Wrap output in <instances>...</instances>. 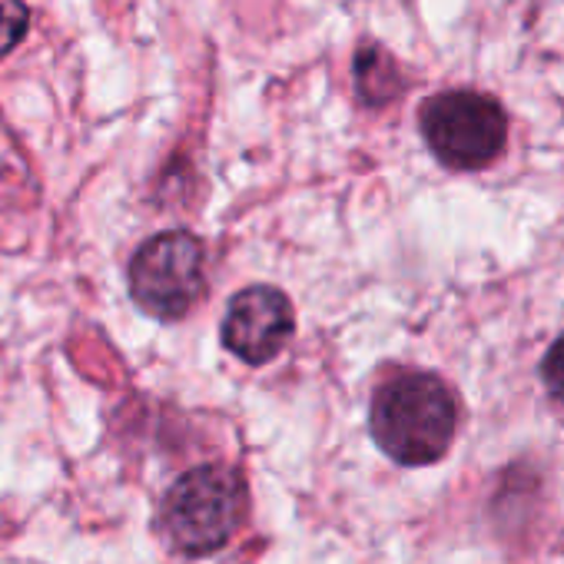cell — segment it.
Returning <instances> with one entry per match:
<instances>
[{
  "mask_svg": "<svg viewBox=\"0 0 564 564\" xmlns=\"http://www.w3.org/2000/svg\"><path fill=\"white\" fill-rule=\"evenodd\" d=\"M376 445L399 465L419 468L448 455L458 402L432 372H399L379 386L369 412Z\"/></svg>",
  "mask_w": 564,
  "mask_h": 564,
  "instance_id": "1",
  "label": "cell"
},
{
  "mask_svg": "<svg viewBox=\"0 0 564 564\" xmlns=\"http://www.w3.org/2000/svg\"><path fill=\"white\" fill-rule=\"evenodd\" d=\"M246 485L226 465H199L186 471L163 498V531L183 554L219 551L242 524Z\"/></svg>",
  "mask_w": 564,
  "mask_h": 564,
  "instance_id": "2",
  "label": "cell"
},
{
  "mask_svg": "<svg viewBox=\"0 0 564 564\" xmlns=\"http://www.w3.org/2000/svg\"><path fill=\"white\" fill-rule=\"evenodd\" d=\"M422 137L448 170H485L508 140L501 104L478 90H445L422 107Z\"/></svg>",
  "mask_w": 564,
  "mask_h": 564,
  "instance_id": "3",
  "label": "cell"
},
{
  "mask_svg": "<svg viewBox=\"0 0 564 564\" xmlns=\"http://www.w3.org/2000/svg\"><path fill=\"white\" fill-rule=\"evenodd\" d=\"M206 256L196 236L173 229L147 239L130 262V293L153 319L186 316L206 293Z\"/></svg>",
  "mask_w": 564,
  "mask_h": 564,
  "instance_id": "4",
  "label": "cell"
},
{
  "mask_svg": "<svg viewBox=\"0 0 564 564\" xmlns=\"http://www.w3.org/2000/svg\"><path fill=\"white\" fill-rule=\"evenodd\" d=\"M293 329L296 316L286 296L272 286H249L226 310L223 346L236 359L262 366L279 356V349L290 343Z\"/></svg>",
  "mask_w": 564,
  "mask_h": 564,
  "instance_id": "5",
  "label": "cell"
},
{
  "mask_svg": "<svg viewBox=\"0 0 564 564\" xmlns=\"http://www.w3.org/2000/svg\"><path fill=\"white\" fill-rule=\"evenodd\" d=\"M356 84L369 107H382L402 90V74L382 47H362L356 57Z\"/></svg>",
  "mask_w": 564,
  "mask_h": 564,
  "instance_id": "6",
  "label": "cell"
},
{
  "mask_svg": "<svg viewBox=\"0 0 564 564\" xmlns=\"http://www.w3.org/2000/svg\"><path fill=\"white\" fill-rule=\"evenodd\" d=\"M31 11L24 0H0V57H8L28 34Z\"/></svg>",
  "mask_w": 564,
  "mask_h": 564,
  "instance_id": "7",
  "label": "cell"
},
{
  "mask_svg": "<svg viewBox=\"0 0 564 564\" xmlns=\"http://www.w3.org/2000/svg\"><path fill=\"white\" fill-rule=\"evenodd\" d=\"M541 382H544L547 395L557 405H564V336H557L551 343V349L544 352V359H541Z\"/></svg>",
  "mask_w": 564,
  "mask_h": 564,
  "instance_id": "8",
  "label": "cell"
}]
</instances>
